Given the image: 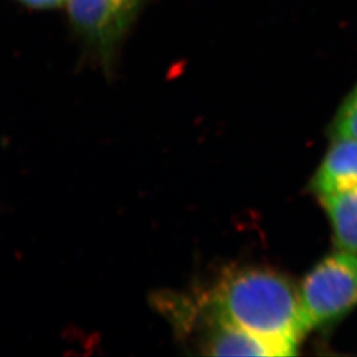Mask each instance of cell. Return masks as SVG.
Listing matches in <instances>:
<instances>
[{"instance_id": "obj_1", "label": "cell", "mask_w": 357, "mask_h": 357, "mask_svg": "<svg viewBox=\"0 0 357 357\" xmlns=\"http://www.w3.org/2000/svg\"><path fill=\"white\" fill-rule=\"evenodd\" d=\"M213 318L263 337L282 356L296 354L309 333L300 290L286 275L261 267L229 271L213 291Z\"/></svg>"}, {"instance_id": "obj_2", "label": "cell", "mask_w": 357, "mask_h": 357, "mask_svg": "<svg viewBox=\"0 0 357 357\" xmlns=\"http://www.w3.org/2000/svg\"><path fill=\"white\" fill-rule=\"evenodd\" d=\"M298 290L307 332L342 319L357 307V253L337 249L324 257Z\"/></svg>"}, {"instance_id": "obj_3", "label": "cell", "mask_w": 357, "mask_h": 357, "mask_svg": "<svg viewBox=\"0 0 357 357\" xmlns=\"http://www.w3.org/2000/svg\"><path fill=\"white\" fill-rule=\"evenodd\" d=\"M142 0H68L75 28L108 52L119 43L138 12Z\"/></svg>"}, {"instance_id": "obj_4", "label": "cell", "mask_w": 357, "mask_h": 357, "mask_svg": "<svg viewBox=\"0 0 357 357\" xmlns=\"http://www.w3.org/2000/svg\"><path fill=\"white\" fill-rule=\"evenodd\" d=\"M357 186V140L334 139L310 182L318 199Z\"/></svg>"}, {"instance_id": "obj_5", "label": "cell", "mask_w": 357, "mask_h": 357, "mask_svg": "<svg viewBox=\"0 0 357 357\" xmlns=\"http://www.w3.org/2000/svg\"><path fill=\"white\" fill-rule=\"evenodd\" d=\"M205 349L206 354L213 356H282L275 346L263 337L218 320H214Z\"/></svg>"}, {"instance_id": "obj_6", "label": "cell", "mask_w": 357, "mask_h": 357, "mask_svg": "<svg viewBox=\"0 0 357 357\" xmlns=\"http://www.w3.org/2000/svg\"><path fill=\"white\" fill-rule=\"evenodd\" d=\"M337 249L357 253V186L319 199Z\"/></svg>"}, {"instance_id": "obj_7", "label": "cell", "mask_w": 357, "mask_h": 357, "mask_svg": "<svg viewBox=\"0 0 357 357\" xmlns=\"http://www.w3.org/2000/svg\"><path fill=\"white\" fill-rule=\"evenodd\" d=\"M331 139L357 140V84L344 98L328 128Z\"/></svg>"}, {"instance_id": "obj_8", "label": "cell", "mask_w": 357, "mask_h": 357, "mask_svg": "<svg viewBox=\"0 0 357 357\" xmlns=\"http://www.w3.org/2000/svg\"><path fill=\"white\" fill-rule=\"evenodd\" d=\"M21 1L35 8H49V7L59 6L64 3L65 0H21Z\"/></svg>"}]
</instances>
